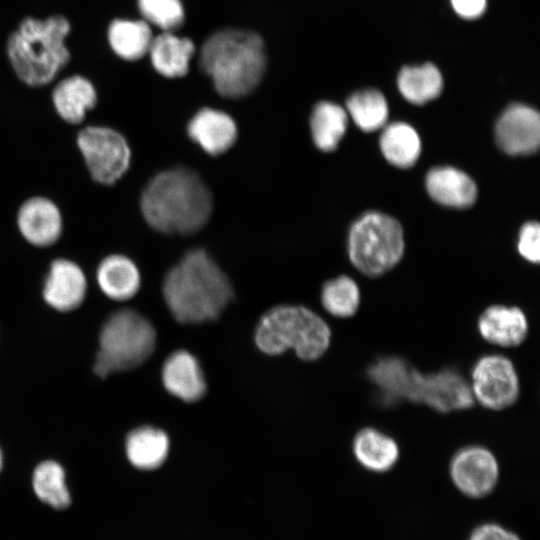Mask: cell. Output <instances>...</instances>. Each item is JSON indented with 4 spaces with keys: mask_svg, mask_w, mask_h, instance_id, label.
<instances>
[{
    "mask_svg": "<svg viewBox=\"0 0 540 540\" xmlns=\"http://www.w3.org/2000/svg\"><path fill=\"white\" fill-rule=\"evenodd\" d=\"M403 249L400 224L383 213L368 212L350 229V259L368 276H378L392 268L402 257Z\"/></svg>",
    "mask_w": 540,
    "mask_h": 540,
    "instance_id": "7",
    "label": "cell"
},
{
    "mask_svg": "<svg viewBox=\"0 0 540 540\" xmlns=\"http://www.w3.org/2000/svg\"><path fill=\"white\" fill-rule=\"evenodd\" d=\"M356 460L366 469L385 472L391 469L399 458V446L389 435L372 427L357 432L353 440Z\"/></svg>",
    "mask_w": 540,
    "mask_h": 540,
    "instance_id": "22",
    "label": "cell"
},
{
    "mask_svg": "<svg viewBox=\"0 0 540 540\" xmlns=\"http://www.w3.org/2000/svg\"><path fill=\"white\" fill-rule=\"evenodd\" d=\"M470 383L456 369L420 373L415 403H422L435 411L447 413L468 409L474 404Z\"/></svg>",
    "mask_w": 540,
    "mask_h": 540,
    "instance_id": "11",
    "label": "cell"
},
{
    "mask_svg": "<svg viewBox=\"0 0 540 540\" xmlns=\"http://www.w3.org/2000/svg\"><path fill=\"white\" fill-rule=\"evenodd\" d=\"M470 540H520L519 537L504 528L486 524L478 527L471 535Z\"/></svg>",
    "mask_w": 540,
    "mask_h": 540,
    "instance_id": "35",
    "label": "cell"
},
{
    "mask_svg": "<svg viewBox=\"0 0 540 540\" xmlns=\"http://www.w3.org/2000/svg\"><path fill=\"white\" fill-rule=\"evenodd\" d=\"M16 226L30 245L47 248L57 243L64 229L59 206L50 198L35 195L24 200L16 213Z\"/></svg>",
    "mask_w": 540,
    "mask_h": 540,
    "instance_id": "12",
    "label": "cell"
},
{
    "mask_svg": "<svg viewBox=\"0 0 540 540\" xmlns=\"http://www.w3.org/2000/svg\"><path fill=\"white\" fill-rule=\"evenodd\" d=\"M32 486L37 497L56 509L69 506L70 494L65 484V472L56 461L39 463L33 472Z\"/></svg>",
    "mask_w": 540,
    "mask_h": 540,
    "instance_id": "29",
    "label": "cell"
},
{
    "mask_svg": "<svg viewBox=\"0 0 540 540\" xmlns=\"http://www.w3.org/2000/svg\"><path fill=\"white\" fill-rule=\"evenodd\" d=\"M87 277L75 261L59 257L49 264L42 296L47 305L59 312L77 309L85 300Z\"/></svg>",
    "mask_w": 540,
    "mask_h": 540,
    "instance_id": "13",
    "label": "cell"
},
{
    "mask_svg": "<svg viewBox=\"0 0 540 540\" xmlns=\"http://www.w3.org/2000/svg\"><path fill=\"white\" fill-rule=\"evenodd\" d=\"M52 101L59 117L68 124L82 123L97 103L93 84L82 76H71L60 81L52 92Z\"/></svg>",
    "mask_w": 540,
    "mask_h": 540,
    "instance_id": "19",
    "label": "cell"
},
{
    "mask_svg": "<svg viewBox=\"0 0 540 540\" xmlns=\"http://www.w3.org/2000/svg\"><path fill=\"white\" fill-rule=\"evenodd\" d=\"M413 371L414 367L404 359L387 356L373 362L367 375L378 388L381 400L389 405L408 400Z\"/></svg>",
    "mask_w": 540,
    "mask_h": 540,
    "instance_id": "21",
    "label": "cell"
},
{
    "mask_svg": "<svg viewBox=\"0 0 540 540\" xmlns=\"http://www.w3.org/2000/svg\"><path fill=\"white\" fill-rule=\"evenodd\" d=\"M477 328L481 337L499 347H516L528 334V320L518 307L492 305L478 318Z\"/></svg>",
    "mask_w": 540,
    "mask_h": 540,
    "instance_id": "16",
    "label": "cell"
},
{
    "mask_svg": "<svg viewBox=\"0 0 540 540\" xmlns=\"http://www.w3.org/2000/svg\"><path fill=\"white\" fill-rule=\"evenodd\" d=\"M138 7L146 22L165 31L178 28L184 21L180 0H138Z\"/></svg>",
    "mask_w": 540,
    "mask_h": 540,
    "instance_id": "32",
    "label": "cell"
},
{
    "mask_svg": "<svg viewBox=\"0 0 540 540\" xmlns=\"http://www.w3.org/2000/svg\"><path fill=\"white\" fill-rule=\"evenodd\" d=\"M470 388L474 400L491 410H502L514 404L520 391L519 377L506 356L488 354L472 367Z\"/></svg>",
    "mask_w": 540,
    "mask_h": 540,
    "instance_id": "9",
    "label": "cell"
},
{
    "mask_svg": "<svg viewBox=\"0 0 540 540\" xmlns=\"http://www.w3.org/2000/svg\"><path fill=\"white\" fill-rule=\"evenodd\" d=\"M156 332L139 312L124 308L113 312L102 325L93 371L99 378L134 369L153 353Z\"/></svg>",
    "mask_w": 540,
    "mask_h": 540,
    "instance_id": "6",
    "label": "cell"
},
{
    "mask_svg": "<svg viewBox=\"0 0 540 540\" xmlns=\"http://www.w3.org/2000/svg\"><path fill=\"white\" fill-rule=\"evenodd\" d=\"M397 84L407 101L422 105L439 96L443 79L435 65L425 63L421 66L403 67L398 74Z\"/></svg>",
    "mask_w": 540,
    "mask_h": 540,
    "instance_id": "26",
    "label": "cell"
},
{
    "mask_svg": "<svg viewBox=\"0 0 540 540\" xmlns=\"http://www.w3.org/2000/svg\"><path fill=\"white\" fill-rule=\"evenodd\" d=\"M96 282L101 292L114 301L133 298L141 286V273L136 263L127 255L113 253L97 265Z\"/></svg>",
    "mask_w": 540,
    "mask_h": 540,
    "instance_id": "17",
    "label": "cell"
},
{
    "mask_svg": "<svg viewBox=\"0 0 540 540\" xmlns=\"http://www.w3.org/2000/svg\"><path fill=\"white\" fill-rule=\"evenodd\" d=\"M187 134L205 153L218 156L236 142L238 128L226 112L205 107L197 111L187 124Z\"/></svg>",
    "mask_w": 540,
    "mask_h": 540,
    "instance_id": "15",
    "label": "cell"
},
{
    "mask_svg": "<svg viewBox=\"0 0 540 540\" xmlns=\"http://www.w3.org/2000/svg\"><path fill=\"white\" fill-rule=\"evenodd\" d=\"M380 147L391 164L408 168L417 161L421 151V142L412 126L404 122H395L383 130Z\"/></svg>",
    "mask_w": 540,
    "mask_h": 540,
    "instance_id": "28",
    "label": "cell"
},
{
    "mask_svg": "<svg viewBox=\"0 0 540 540\" xmlns=\"http://www.w3.org/2000/svg\"><path fill=\"white\" fill-rule=\"evenodd\" d=\"M450 2L454 11L465 19L480 17L487 4V0H450Z\"/></svg>",
    "mask_w": 540,
    "mask_h": 540,
    "instance_id": "34",
    "label": "cell"
},
{
    "mask_svg": "<svg viewBox=\"0 0 540 540\" xmlns=\"http://www.w3.org/2000/svg\"><path fill=\"white\" fill-rule=\"evenodd\" d=\"M146 223L168 235H191L209 221L213 210L211 192L194 170L177 166L154 175L140 197Z\"/></svg>",
    "mask_w": 540,
    "mask_h": 540,
    "instance_id": "1",
    "label": "cell"
},
{
    "mask_svg": "<svg viewBox=\"0 0 540 540\" xmlns=\"http://www.w3.org/2000/svg\"><path fill=\"white\" fill-rule=\"evenodd\" d=\"M456 487L470 497H482L494 488L499 475L498 462L485 447L473 445L460 449L450 464Z\"/></svg>",
    "mask_w": 540,
    "mask_h": 540,
    "instance_id": "10",
    "label": "cell"
},
{
    "mask_svg": "<svg viewBox=\"0 0 540 540\" xmlns=\"http://www.w3.org/2000/svg\"><path fill=\"white\" fill-rule=\"evenodd\" d=\"M2 464H3V456H2L1 449H0V470L2 468Z\"/></svg>",
    "mask_w": 540,
    "mask_h": 540,
    "instance_id": "36",
    "label": "cell"
},
{
    "mask_svg": "<svg viewBox=\"0 0 540 540\" xmlns=\"http://www.w3.org/2000/svg\"><path fill=\"white\" fill-rule=\"evenodd\" d=\"M162 291L171 314L181 323L212 321L233 298L228 277L201 248L187 251L166 273Z\"/></svg>",
    "mask_w": 540,
    "mask_h": 540,
    "instance_id": "2",
    "label": "cell"
},
{
    "mask_svg": "<svg viewBox=\"0 0 540 540\" xmlns=\"http://www.w3.org/2000/svg\"><path fill=\"white\" fill-rule=\"evenodd\" d=\"M109 42L114 52L126 60H137L149 52L151 29L146 21L118 19L110 24Z\"/></svg>",
    "mask_w": 540,
    "mask_h": 540,
    "instance_id": "27",
    "label": "cell"
},
{
    "mask_svg": "<svg viewBox=\"0 0 540 540\" xmlns=\"http://www.w3.org/2000/svg\"><path fill=\"white\" fill-rule=\"evenodd\" d=\"M125 449L127 458L133 466L142 470H152L166 459L169 439L162 430L143 426L128 434Z\"/></svg>",
    "mask_w": 540,
    "mask_h": 540,
    "instance_id": "24",
    "label": "cell"
},
{
    "mask_svg": "<svg viewBox=\"0 0 540 540\" xmlns=\"http://www.w3.org/2000/svg\"><path fill=\"white\" fill-rule=\"evenodd\" d=\"M149 53L158 73L168 78H178L188 72L194 45L190 39L166 31L152 40Z\"/></svg>",
    "mask_w": 540,
    "mask_h": 540,
    "instance_id": "23",
    "label": "cell"
},
{
    "mask_svg": "<svg viewBox=\"0 0 540 540\" xmlns=\"http://www.w3.org/2000/svg\"><path fill=\"white\" fill-rule=\"evenodd\" d=\"M429 195L438 203L455 208L470 206L476 199L474 181L454 167H435L426 176Z\"/></svg>",
    "mask_w": 540,
    "mask_h": 540,
    "instance_id": "20",
    "label": "cell"
},
{
    "mask_svg": "<svg viewBox=\"0 0 540 540\" xmlns=\"http://www.w3.org/2000/svg\"><path fill=\"white\" fill-rule=\"evenodd\" d=\"M77 148L91 179L111 186L124 177L131 165L132 151L126 137L103 125H88L76 137Z\"/></svg>",
    "mask_w": 540,
    "mask_h": 540,
    "instance_id": "8",
    "label": "cell"
},
{
    "mask_svg": "<svg viewBox=\"0 0 540 540\" xmlns=\"http://www.w3.org/2000/svg\"><path fill=\"white\" fill-rule=\"evenodd\" d=\"M348 117L336 103L321 101L315 105L310 117L311 136L315 146L324 152L335 150L344 136Z\"/></svg>",
    "mask_w": 540,
    "mask_h": 540,
    "instance_id": "25",
    "label": "cell"
},
{
    "mask_svg": "<svg viewBox=\"0 0 540 540\" xmlns=\"http://www.w3.org/2000/svg\"><path fill=\"white\" fill-rule=\"evenodd\" d=\"M495 132L498 145L506 153H533L540 142L539 114L527 105L512 104L501 114Z\"/></svg>",
    "mask_w": 540,
    "mask_h": 540,
    "instance_id": "14",
    "label": "cell"
},
{
    "mask_svg": "<svg viewBox=\"0 0 540 540\" xmlns=\"http://www.w3.org/2000/svg\"><path fill=\"white\" fill-rule=\"evenodd\" d=\"M200 65L220 95L244 97L257 87L264 74L263 42L250 31L221 30L203 44Z\"/></svg>",
    "mask_w": 540,
    "mask_h": 540,
    "instance_id": "3",
    "label": "cell"
},
{
    "mask_svg": "<svg viewBox=\"0 0 540 540\" xmlns=\"http://www.w3.org/2000/svg\"><path fill=\"white\" fill-rule=\"evenodd\" d=\"M69 31L68 20L60 15L45 20L24 19L7 43L17 76L30 86L50 83L69 61L64 43Z\"/></svg>",
    "mask_w": 540,
    "mask_h": 540,
    "instance_id": "4",
    "label": "cell"
},
{
    "mask_svg": "<svg viewBox=\"0 0 540 540\" xmlns=\"http://www.w3.org/2000/svg\"><path fill=\"white\" fill-rule=\"evenodd\" d=\"M162 380L169 393L186 402L199 400L206 390L204 375L197 359L184 350L176 351L166 359L162 368Z\"/></svg>",
    "mask_w": 540,
    "mask_h": 540,
    "instance_id": "18",
    "label": "cell"
},
{
    "mask_svg": "<svg viewBox=\"0 0 540 540\" xmlns=\"http://www.w3.org/2000/svg\"><path fill=\"white\" fill-rule=\"evenodd\" d=\"M540 227L537 222H528L520 230L518 250L530 262L538 263Z\"/></svg>",
    "mask_w": 540,
    "mask_h": 540,
    "instance_id": "33",
    "label": "cell"
},
{
    "mask_svg": "<svg viewBox=\"0 0 540 540\" xmlns=\"http://www.w3.org/2000/svg\"><path fill=\"white\" fill-rule=\"evenodd\" d=\"M321 301L325 310L339 318L353 316L360 304V291L353 279L339 276L327 281L321 291Z\"/></svg>",
    "mask_w": 540,
    "mask_h": 540,
    "instance_id": "31",
    "label": "cell"
},
{
    "mask_svg": "<svg viewBox=\"0 0 540 540\" xmlns=\"http://www.w3.org/2000/svg\"><path fill=\"white\" fill-rule=\"evenodd\" d=\"M347 110L362 130L371 132L381 128L388 117V105L381 92L366 89L353 93L347 100Z\"/></svg>",
    "mask_w": 540,
    "mask_h": 540,
    "instance_id": "30",
    "label": "cell"
},
{
    "mask_svg": "<svg viewBox=\"0 0 540 540\" xmlns=\"http://www.w3.org/2000/svg\"><path fill=\"white\" fill-rule=\"evenodd\" d=\"M331 331L316 313L302 306L281 305L267 311L255 331L258 348L278 355L293 348L298 357L316 360L329 347Z\"/></svg>",
    "mask_w": 540,
    "mask_h": 540,
    "instance_id": "5",
    "label": "cell"
}]
</instances>
